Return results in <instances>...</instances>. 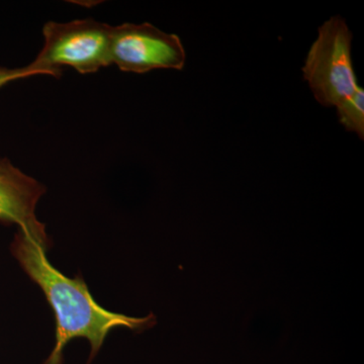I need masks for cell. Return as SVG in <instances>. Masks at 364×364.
I'll return each mask as SVG.
<instances>
[{
	"label": "cell",
	"mask_w": 364,
	"mask_h": 364,
	"mask_svg": "<svg viewBox=\"0 0 364 364\" xmlns=\"http://www.w3.org/2000/svg\"><path fill=\"white\" fill-rule=\"evenodd\" d=\"M52 245L43 243L18 229L11 244V252L33 284L42 289L56 318V342L44 364H63V351L73 339L85 338L90 344L91 363L107 335L116 328H127L140 334L154 327L156 316L130 317L109 312L98 305L80 273L69 279L56 269L47 257Z\"/></svg>",
	"instance_id": "obj_1"
},
{
	"label": "cell",
	"mask_w": 364,
	"mask_h": 364,
	"mask_svg": "<svg viewBox=\"0 0 364 364\" xmlns=\"http://www.w3.org/2000/svg\"><path fill=\"white\" fill-rule=\"evenodd\" d=\"M112 26L85 18L67 23L48 21L43 28L44 45L31 66L60 78L63 67L80 74L95 73L112 65Z\"/></svg>",
	"instance_id": "obj_2"
},
{
	"label": "cell",
	"mask_w": 364,
	"mask_h": 364,
	"mask_svg": "<svg viewBox=\"0 0 364 364\" xmlns=\"http://www.w3.org/2000/svg\"><path fill=\"white\" fill-rule=\"evenodd\" d=\"M352 33L346 21L333 16L318 28L303 67L314 97L324 107H338L359 87L351 58Z\"/></svg>",
	"instance_id": "obj_3"
},
{
	"label": "cell",
	"mask_w": 364,
	"mask_h": 364,
	"mask_svg": "<svg viewBox=\"0 0 364 364\" xmlns=\"http://www.w3.org/2000/svg\"><path fill=\"white\" fill-rule=\"evenodd\" d=\"M186 54L178 36L149 23L112 26L111 62L121 71L147 73L155 69L182 70Z\"/></svg>",
	"instance_id": "obj_4"
},
{
	"label": "cell",
	"mask_w": 364,
	"mask_h": 364,
	"mask_svg": "<svg viewBox=\"0 0 364 364\" xmlns=\"http://www.w3.org/2000/svg\"><path fill=\"white\" fill-rule=\"evenodd\" d=\"M46 188L26 176L7 158H0V224L16 225L44 243L52 244L46 227L36 217V208Z\"/></svg>",
	"instance_id": "obj_5"
},
{
	"label": "cell",
	"mask_w": 364,
	"mask_h": 364,
	"mask_svg": "<svg viewBox=\"0 0 364 364\" xmlns=\"http://www.w3.org/2000/svg\"><path fill=\"white\" fill-rule=\"evenodd\" d=\"M337 109V116L345 129L364 139V90L360 86L353 95L344 100Z\"/></svg>",
	"instance_id": "obj_6"
},
{
	"label": "cell",
	"mask_w": 364,
	"mask_h": 364,
	"mask_svg": "<svg viewBox=\"0 0 364 364\" xmlns=\"http://www.w3.org/2000/svg\"><path fill=\"white\" fill-rule=\"evenodd\" d=\"M36 75H42V73L33 68L31 64L30 65L23 67V68L0 67V87L7 85V83L18 80V79L32 77V76Z\"/></svg>",
	"instance_id": "obj_7"
}]
</instances>
